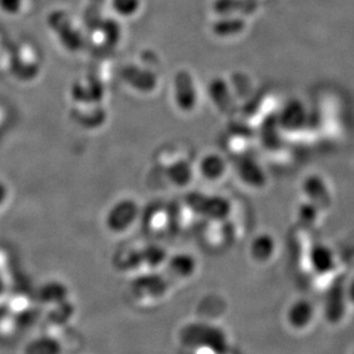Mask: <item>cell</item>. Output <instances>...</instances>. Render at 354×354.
I'll return each mask as SVG.
<instances>
[{"instance_id":"6da1fadb","label":"cell","mask_w":354,"mask_h":354,"mask_svg":"<svg viewBox=\"0 0 354 354\" xmlns=\"http://www.w3.org/2000/svg\"><path fill=\"white\" fill-rule=\"evenodd\" d=\"M140 217V207L130 197L120 198L111 204L104 214V227L111 234L120 235L131 231Z\"/></svg>"},{"instance_id":"7a4b0ae2","label":"cell","mask_w":354,"mask_h":354,"mask_svg":"<svg viewBox=\"0 0 354 354\" xmlns=\"http://www.w3.org/2000/svg\"><path fill=\"white\" fill-rule=\"evenodd\" d=\"M174 101L183 113H192L197 107L198 92L191 73L180 71L174 77Z\"/></svg>"},{"instance_id":"3957f363","label":"cell","mask_w":354,"mask_h":354,"mask_svg":"<svg viewBox=\"0 0 354 354\" xmlns=\"http://www.w3.org/2000/svg\"><path fill=\"white\" fill-rule=\"evenodd\" d=\"M315 317V305L308 299H296L286 312V320L295 330L308 329L313 324Z\"/></svg>"},{"instance_id":"277c9868","label":"cell","mask_w":354,"mask_h":354,"mask_svg":"<svg viewBox=\"0 0 354 354\" xmlns=\"http://www.w3.org/2000/svg\"><path fill=\"white\" fill-rule=\"evenodd\" d=\"M227 170V164L221 155L209 153L201 158L198 163V172L201 176L209 181L221 180Z\"/></svg>"},{"instance_id":"5b68a950","label":"cell","mask_w":354,"mask_h":354,"mask_svg":"<svg viewBox=\"0 0 354 354\" xmlns=\"http://www.w3.org/2000/svg\"><path fill=\"white\" fill-rule=\"evenodd\" d=\"M212 30L219 37H235L245 30V21L242 17H221L214 22Z\"/></svg>"},{"instance_id":"8992f818","label":"cell","mask_w":354,"mask_h":354,"mask_svg":"<svg viewBox=\"0 0 354 354\" xmlns=\"http://www.w3.org/2000/svg\"><path fill=\"white\" fill-rule=\"evenodd\" d=\"M274 239L270 235H258L251 242L250 254L257 263H266L271 261L275 252Z\"/></svg>"},{"instance_id":"52a82bcc","label":"cell","mask_w":354,"mask_h":354,"mask_svg":"<svg viewBox=\"0 0 354 354\" xmlns=\"http://www.w3.org/2000/svg\"><path fill=\"white\" fill-rule=\"evenodd\" d=\"M210 95L212 97V101L221 111L230 113L233 109L232 108L233 99H232L231 91L224 80H221V78L214 80V82L210 84Z\"/></svg>"},{"instance_id":"ba28073f","label":"cell","mask_w":354,"mask_h":354,"mask_svg":"<svg viewBox=\"0 0 354 354\" xmlns=\"http://www.w3.org/2000/svg\"><path fill=\"white\" fill-rule=\"evenodd\" d=\"M311 265L315 271L319 272V274H327L335 266L334 254L330 249L319 244L312 250Z\"/></svg>"},{"instance_id":"9c48e42d","label":"cell","mask_w":354,"mask_h":354,"mask_svg":"<svg viewBox=\"0 0 354 354\" xmlns=\"http://www.w3.org/2000/svg\"><path fill=\"white\" fill-rule=\"evenodd\" d=\"M170 268L171 271L176 277L185 279V277H189L194 274L196 263L192 256L179 254L171 259Z\"/></svg>"},{"instance_id":"30bf717a","label":"cell","mask_w":354,"mask_h":354,"mask_svg":"<svg viewBox=\"0 0 354 354\" xmlns=\"http://www.w3.org/2000/svg\"><path fill=\"white\" fill-rule=\"evenodd\" d=\"M140 8L141 0H111V10L120 17H133Z\"/></svg>"},{"instance_id":"8fae6325","label":"cell","mask_w":354,"mask_h":354,"mask_svg":"<svg viewBox=\"0 0 354 354\" xmlns=\"http://www.w3.org/2000/svg\"><path fill=\"white\" fill-rule=\"evenodd\" d=\"M24 0H0V10L7 15H17L24 8Z\"/></svg>"},{"instance_id":"7c38bea8","label":"cell","mask_w":354,"mask_h":354,"mask_svg":"<svg viewBox=\"0 0 354 354\" xmlns=\"http://www.w3.org/2000/svg\"><path fill=\"white\" fill-rule=\"evenodd\" d=\"M10 188L7 186L6 183L0 180V210H3L6 207L8 201H10Z\"/></svg>"},{"instance_id":"4fadbf2b","label":"cell","mask_w":354,"mask_h":354,"mask_svg":"<svg viewBox=\"0 0 354 354\" xmlns=\"http://www.w3.org/2000/svg\"><path fill=\"white\" fill-rule=\"evenodd\" d=\"M346 297H348V301L354 304V279L351 281V283L348 284V287L346 288Z\"/></svg>"},{"instance_id":"5bb4252c","label":"cell","mask_w":354,"mask_h":354,"mask_svg":"<svg viewBox=\"0 0 354 354\" xmlns=\"http://www.w3.org/2000/svg\"><path fill=\"white\" fill-rule=\"evenodd\" d=\"M352 354H354V352H353V353H352Z\"/></svg>"}]
</instances>
